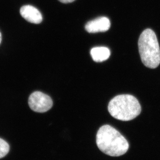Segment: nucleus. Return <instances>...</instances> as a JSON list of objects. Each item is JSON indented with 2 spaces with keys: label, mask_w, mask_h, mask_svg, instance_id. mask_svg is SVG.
I'll list each match as a JSON object with an SVG mask.
<instances>
[{
  "label": "nucleus",
  "mask_w": 160,
  "mask_h": 160,
  "mask_svg": "<svg viewBox=\"0 0 160 160\" xmlns=\"http://www.w3.org/2000/svg\"><path fill=\"white\" fill-rule=\"evenodd\" d=\"M10 147L8 143L0 138V159L3 158L9 152Z\"/></svg>",
  "instance_id": "6e6552de"
},
{
  "label": "nucleus",
  "mask_w": 160,
  "mask_h": 160,
  "mask_svg": "<svg viewBox=\"0 0 160 160\" xmlns=\"http://www.w3.org/2000/svg\"><path fill=\"white\" fill-rule=\"evenodd\" d=\"M91 55L94 62H100L109 58L110 51L106 47H96L91 49Z\"/></svg>",
  "instance_id": "0eeeda50"
},
{
  "label": "nucleus",
  "mask_w": 160,
  "mask_h": 160,
  "mask_svg": "<svg viewBox=\"0 0 160 160\" xmlns=\"http://www.w3.org/2000/svg\"><path fill=\"white\" fill-rule=\"evenodd\" d=\"M20 13L23 18L31 23L39 24L43 20V17L40 11L34 6L29 5L21 8Z\"/></svg>",
  "instance_id": "423d86ee"
},
{
  "label": "nucleus",
  "mask_w": 160,
  "mask_h": 160,
  "mask_svg": "<svg viewBox=\"0 0 160 160\" xmlns=\"http://www.w3.org/2000/svg\"><path fill=\"white\" fill-rule=\"evenodd\" d=\"M108 109L112 117L123 121L133 120L142 111L138 100L133 96L128 94L114 97L109 102Z\"/></svg>",
  "instance_id": "f03ea898"
},
{
  "label": "nucleus",
  "mask_w": 160,
  "mask_h": 160,
  "mask_svg": "<svg viewBox=\"0 0 160 160\" xmlns=\"http://www.w3.org/2000/svg\"><path fill=\"white\" fill-rule=\"evenodd\" d=\"M96 143L100 151L111 157L122 156L129 148L125 138L109 125H103L98 129Z\"/></svg>",
  "instance_id": "f257e3e1"
},
{
  "label": "nucleus",
  "mask_w": 160,
  "mask_h": 160,
  "mask_svg": "<svg viewBox=\"0 0 160 160\" xmlns=\"http://www.w3.org/2000/svg\"><path fill=\"white\" fill-rule=\"evenodd\" d=\"M28 104L33 111L36 112L44 113L51 109L53 102L49 96L37 91L30 96Z\"/></svg>",
  "instance_id": "20e7f679"
},
{
  "label": "nucleus",
  "mask_w": 160,
  "mask_h": 160,
  "mask_svg": "<svg viewBox=\"0 0 160 160\" xmlns=\"http://www.w3.org/2000/svg\"><path fill=\"white\" fill-rule=\"evenodd\" d=\"M110 25V20L107 17H101L88 22L85 28L88 32L91 33L103 32L109 29Z\"/></svg>",
  "instance_id": "39448f33"
},
{
  "label": "nucleus",
  "mask_w": 160,
  "mask_h": 160,
  "mask_svg": "<svg viewBox=\"0 0 160 160\" xmlns=\"http://www.w3.org/2000/svg\"><path fill=\"white\" fill-rule=\"evenodd\" d=\"M138 44L143 65L151 69L157 68L160 63V49L154 31L150 29L145 30L140 34Z\"/></svg>",
  "instance_id": "7ed1b4c3"
},
{
  "label": "nucleus",
  "mask_w": 160,
  "mask_h": 160,
  "mask_svg": "<svg viewBox=\"0 0 160 160\" xmlns=\"http://www.w3.org/2000/svg\"><path fill=\"white\" fill-rule=\"evenodd\" d=\"M60 2L63 3H69L74 1L75 0H58Z\"/></svg>",
  "instance_id": "1a4fd4ad"
},
{
  "label": "nucleus",
  "mask_w": 160,
  "mask_h": 160,
  "mask_svg": "<svg viewBox=\"0 0 160 160\" xmlns=\"http://www.w3.org/2000/svg\"><path fill=\"white\" fill-rule=\"evenodd\" d=\"M2 42V34L1 32H0V44H1V43Z\"/></svg>",
  "instance_id": "9d476101"
}]
</instances>
